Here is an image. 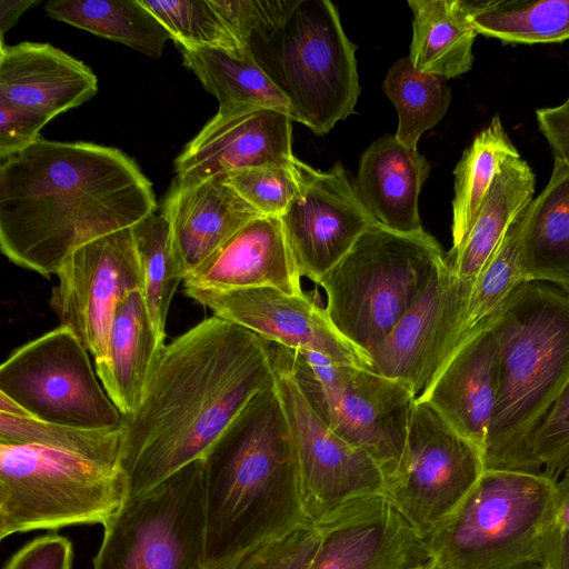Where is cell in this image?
Segmentation results:
<instances>
[{"mask_svg": "<svg viewBox=\"0 0 569 569\" xmlns=\"http://www.w3.org/2000/svg\"><path fill=\"white\" fill-rule=\"evenodd\" d=\"M274 385L263 339L217 316L164 345L139 406L122 421L127 500L202 459L251 398Z\"/></svg>", "mask_w": 569, "mask_h": 569, "instance_id": "1", "label": "cell"}, {"mask_svg": "<svg viewBox=\"0 0 569 569\" xmlns=\"http://www.w3.org/2000/svg\"><path fill=\"white\" fill-rule=\"evenodd\" d=\"M156 209L151 182L113 147L40 137L1 162V252L42 277L56 274L78 248Z\"/></svg>", "mask_w": 569, "mask_h": 569, "instance_id": "2", "label": "cell"}, {"mask_svg": "<svg viewBox=\"0 0 569 569\" xmlns=\"http://www.w3.org/2000/svg\"><path fill=\"white\" fill-rule=\"evenodd\" d=\"M202 460L204 569H219L309 520L276 385L251 398Z\"/></svg>", "mask_w": 569, "mask_h": 569, "instance_id": "3", "label": "cell"}, {"mask_svg": "<svg viewBox=\"0 0 569 569\" xmlns=\"http://www.w3.org/2000/svg\"><path fill=\"white\" fill-rule=\"evenodd\" d=\"M490 323L499 343V386L483 468L540 473L532 439L569 381V292L522 282Z\"/></svg>", "mask_w": 569, "mask_h": 569, "instance_id": "4", "label": "cell"}, {"mask_svg": "<svg viewBox=\"0 0 569 569\" xmlns=\"http://www.w3.org/2000/svg\"><path fill=\"white\" fill-rule=\"evenodd\" d=\"M558 479L485 470L460 506L425 539L432 569H550Z\"/></svg>", "mask_w": 569, "mask_h": 569, "instance_id": "5", "label": "cell"}, {"mask_svg": "<svg viewBox=\"0 0 569 569\" xmlns=\"http://www.w3.org/2000/svg\"><path fill=\"white\" fill-rule=\"evenodd\" d=\"M425 230L400 233L372 224L317 282L335 328L369 357L426 290L445 262Z\"/></svg>", "mask_w": 569, "mask_h": 569, "instance_id": "6", "label": "cell"}, {"mask_svg": "<svg viewBox=\"0 0 569 569\" xmlns=\"http://www.w3.org/2000/svg\"><path fill=\"white\" fill-rule=\"evenodd\" d=\"M257 62L280 88L298 122L328 133L353 112L360 94L357 47L329 0H297L282 26L249 44Z\"/></svg>", "mask_w": 569, "mask_h": 569, "instance_id": "7", "label": "cell"}, {"mask_svg": "<svg viewBox=\"0 0 569 569\" xmlns=\"http://www.w3.org/2000/svg\"><path fill=\"white\" fill-rule=\"evenodd\" d=\"M128 498L119 467L30 445L0 443V538L32 530L102 526Z\"/></svg>", "mask_w": 569, "mask_h": 569, "instance_id": "8", "label": "cell"}, {"mask_svg": "<svg viewBox=\"0 0 569 569\" xmlns=\"http://www.w3.org/2000/svg\"><path fill=\"white\" fill-rule=\"evenodd\" d=\"M284 353L309 406L328 428L377 463L386 485L401 461L417 396L403 382L366 368L287 347Z\"/></svg>", "mask_w": 569, "mask_h": 569, "instance_id": "9", "label": "cell"}, {"mask_svg": "<svg viewBox=\"0 0 569 569\" xmlns=\"http://www.w3.org/2000/svg\"><path fill=\"white\" fill-rule=\"evenodd\" d=\"M203 460L129 499L103 525L93 569H204Z\"/></svg>", "mask_w": 569, "mask_h": 569, "instance_id": "10", "label": "cell"}, {"mask_svg": "<svg viewBox=\"0 0 569 569\" xmlns=\"http://www.w3.org/2000/svg\"><path fill=\"white\" fill-rule=\"evenodd\" d=\"M0 392L30 418L83 429H114L123 416L98 382L88 350L59 326L16 349L0 367Z\"/></svg>", "mask_w": 569, "mask_h": 569, "instance_id": "11", "label": "cell"}, {"mask_svg": "<svg viewBox=\"0 0 569 569\" xmlns=\"http://www.w3.org/2000/svg\"><path fill=\"white\" fill-rule=\"evenodd\" d=\"M481 452L416 398L405 450L383 495L422 537L465 500L483 473Z\"/></svg>", "mask_w": 569, "mask_h": 569, "instance_id": "12", "label": "cell"}, {"mask_svg": "<svg viewBox=\"0 0 569 569\" xmlns=\"http://www.w3.org/2000/svg\"><path fill=\"white\" fill-rule=\"evenodd\" d=\"M263 341L297 451L307 518L316 523L352 500L383 493L385 477L377 463L325 425L295 381L284 347Z\"/></svg>", "mask_w": 569, "mask_h": 569, "instance_id": "13", "label": "cell"}, {"mask_svg": "<svg viewBox=\"0 0 569 569\" xmlns=\"http://www.w3.org/2000/svg\"><path fill=\"white\" fill-rule=\"evenodd\" d=\"M50 307L94 362L106 353L118 305L141 290L142 278L132 229L96 239L70 253L56 272Z\"/></svg>", "mask_w": 569, "mask_h": 569, "instance_id": "14", "label": "cell"}, {"mask_svg": "<svg viewBox=\"0 0 569 569\" xmlns=\"http://www.w3.org/2000/svg\"><path fill=\"white\" fill-rule=\"evenodd\" d=\"M296 192L279 217L301 277L317 282L376 223L340 162L330 170L292 159Z\"/></svg>", "mask_w": 569, "mask_h": 569, "instance_id": "15", "label": "cell"}, {"mask_svg": "<svg viewBox=\"0 0 569 569\" xmlns=\"http://www.w3.org/2000/svg\"><path fill=\"white\" fill-rule=\"evenodd\" d=\"M472 286L453 273L446 258L419 299L369 352V370L403 382L418 397L457 347Z\"/></svg>", "mask_w": 569, "mask_h": 569, "instance_id": "16", "label": "cell"}, {"mask_svg": "<svg viewBox=\"0 0 569 569\" xmlns=\"http://www.w3.org/2000/svg\"><path fill=\"white\" fill-rule=\"evenodd\" d=\"M184 293L227 321L264 340L293 350L323 355L335 361L370 368V358L349 342L332 325L313 295H287L276 288L238 290L184 288Z\"/></svg>", "mask_w": 569, "mask_h": 569, "instance_id": "17", "label": "cell"}, {"mask_svg": "<svg viewBox=\"0 0 569 569\" xmlns=\"http://www.w3.org/2000/svg\"><path fill=\"white\" fill-rule=\"evenodd\" d=\"M316 526L310 569H417L429 561L425 537L383 493L352 500Z\"/></svg>", "mask_w": 569, "mask_h": 569, "instance_id": "18", "label": "cell"}, {"mask_svg": "<svg viewBox=\"0 0 569 569\" xmlns=\"http://www.w3.org/2000/svg\"><path fill=\"white\" fill-rule=\"evenodd\" d=\"M292 119L278 110L218 111L174 161L176 178L198 181L267 164L289 166Z\"/></svg>", "mask_w": 569, "mask_h": 569, "instance_id": "19", "label": "cell"}, {"mask_svg": "<svg viewBox=\"0 0 569 569\" xmlns=\"http://www.w3.org/2000/svg\"><path fill=\"white\" fill-rule=\"evenodd\" d=\"M499 386V343L490 318L443 363L417 397L480 452L485 450Z\"/></svg>", "mask_w": 569, "mask_h": 569, "instance_id": "20", "label": "cell"}, {"mask_svg": "<svg viewBox=\"0 0 569 569\" xmlns=\"http://www.w3.org/2000/svg\"><path fill=\"white\" fill-rule=\"evenodd\" d=\"M161 214L169 223L173 252L184 278L242 227L262 216L224 176L190 182L174 179Z\"/></svg>", "mask_w": 569, "mask_h": 569, "instance_id": "21", "label": "cell"}, {"mask_svg": "<svg viewBox=\"0 0 569 569\" xmlns=\"http://www.w3.org/2000/svg\"><path fill=\"white\" fill-rule=\"evenodd\" d=\"M98 91V78L82 61L41 42L0 44V101L48 121L81 106Z\"/></svg>", "mask_w": 569, "mask_h": 569, "instance_id": "22", "label": "cell"}, {"mask_svg": "<svg viewBox=\"0 0 569 569\" xmlns=\"http://www.w3.org/2000/svg\"><path fill=\"white\" fill-rule=\"evenodd\" d=\"M182 283L207 290L271 287L291 296L305 293L280 219L267 216L242 227Z\"/></svg>", "mask_w": 569, "mask_h": 569, "instance_id": "23", "label": "cell"}, {"mask_svg": "<svg viewBox=\"0 0 569 569\" xmlns=\"http://www.w3.org/2000/svg\"><path fill=\"white\" fill-rule=\"evenodd\" d=\"M431 168L417 148L395 134L372 142L360 158L356 190L375 221L396 232L423 231L418 198Z\"/></svg>", "mask_w": 569, "mask_h": 569, "instance_id": "24", "label": "cell"}, {"mask_svg": "<svg viewBox=\"0 0 569 569\" xmlns=\"http://www.w3.org/2000/svg\"><path fill=\"white\" fill-rule=\"evenodd\" d=\"M164 345L141 290L130 292L117 307L103 358L94 362L98 379L123 417L139 406Z\"/></svg>", "mask_w": 569, "mask_h": 569, "instance_id": "25", "label": "cell"}, {"mask_svg": "<svg viewBox=\"0 0 569 569\" xmlns=\"http://www.w3.org/2000/svg\"><path fill=\"white\" fill-rule=\"evenodd\" d=\"M523 281L569 292V163L555 160L550 179L525 211L520 237Z\"/></svg>", "mask_w": 569, "mask_h": 569, "instance_id": "26", "label": "cell"}, {"mask_svg": "<svg viewBox=\"0 0 569 569\" xmlns=\"http://www.w3.org/2000/svg\"><path fill=\"white\" fill-rule=\"evenodd\" d=\"M536 178L526 160L505 162L461 243L446 254L453 273L475 282L517 217L533 199Z\"/></svg>", "mask_w": 569, "mask_h": 569, "instance_id": "27", "label": "cell"}, {"mask_svg": "<svg viewBox=\"0 0 569 569\" xmlns=\"http://www.w3.org/2000/svg\"><path fill=\"white\" fill-rule=\"evenodd\" d=\"M408 6L413 17L408 56L412 66L446 80L468 72L478 34L468 18V1L409 0Z\"/></svg>", "mask_w": 569, "mask_h": 569, "instance_id": "28", "label": "cell"}, {"mask_svg": "<svg viewBox=\"0 0 569 569\" xmlns=\"http://www.w3.org/2000/svg\"><path fill=\"white\" fill-rule=\"evenodd\" d=\"M183 64L219 101L218 111L267 108L298 117L288 98L257 62L250 48L230 52L211 48H183Z\"/></svg>", "mask_w": 569, "mask_h": 569, "instance_id": "29", "label": "cell"}, {"mask_svg": "<svg viewBox=\"0 0 569 569\" xmlns=\"http://www.w3.org/2000/svg\"><path fill=\"white\" fill-rule=\"evenodd\" d=\"M46 13L150 58L162 54L169 32L141 0H50Z\"/></svg>", "mask_w": 569, "mask_h": 569, "instance_id": "30", "label": "cell"}, {"mask_svg": "<svg viewBox=\"0 0 569 569\" xmlns=\"http://www.w3.org/2000/svg\"><path fill=\"white\" fill-rule=\"evenodd\" d=\"M519 157L499 116H495L463 151L453 170L452 248L458 247L469 231L505 162Z\"/></svg>", "mask_w": 569, "mask_h": 569, "instance_id": "31", "label": "cell"}, {"mask_svg": "<svg viewBox=\"0 0 569 569\" xmlns=\"http://www.w3.org/2000/svg\"><path fill=\"white\" fill-rule=\"evenodd\" d=\"M478 34L505 43H557L569 40V0L468 2Z\"/></svg>", "mask_w": 569, "mask_h": 569, "instance_id": "32", "label": "cell"}, {"mask_svg": "<svg viewBox=\"0 0 569 569\" xmlns=\"http://www.w3.org/2000/svg\"><path fill=\"white\" fill-rule=\"evenodd\" d=\"M382 89L398 112L395 136L410 148H417L420 137L440 122L451 100L447 80L418 71L408 57L390 67Z\"/></svg>", "mask_w": 569, "mask_h": 569, "instance_id": "33", "label": "cell"}, {"mask_svg": "<svg viewBox=\"0 0 569 569\" xmlns=\"http://www.w3.org/2000/svg\"><path fill=\"white\" fill-rule=\"evenodd\" d=\"M131 229L141 269L143 300L154 331L164 343L170 305L184 276L173 252L169 223L161 213L148 214Z\"/></svg>", "mask_w": 569, "mask_h": 569, "instance_id": "34", "label": "cell"}, {"mask_svg": "<svg viewBox=\"0 0 569 569\" xmlns=\"http://www.w3.org/2000/svg\"><path fill=\"white\" fill-rule=\"evenodd\" d=\"M121 438L122 426L83 429L0 413V443L46 447L108 466L119 467Z\"/></svg>", "mask_w": 569, "mask_h": 569, "instance_id": "35", "label": "cell"}, {"mask_svg": "<svg viewBox=\"0 0 569 569\" xmlns=\"http://www.w3.org/2000/svg\"><path fill=\"white\" fill-rule=\"evenodd\" d=\"M169 32L177 47L230 52L249 49L232 29L216 0H141Z\"/></svg>", "mask_w": 569, "mask_h": 569, "instance_id": "36", "label": "cell"}, {"mask_svg": "<svg viewBox=\"0 0 569 569\" xmlns=\"http://www.w3.org/2000/svg\"><path fill=\"white\" fill-rule=\"evenodd\" d=\"M525 211L526 209L510 226L475 280L457 347L492 317L512 291L525 282L520 266V237Z\"/></svg>", "mask_w": 569, "mask_h": 569, "instance_id": "37", "label": "cell"}, {"mask_svg": "<svg viewBox=\"0 0 569 569\" xmlns=\"http://www.w3.org/2000/svg\"><path fill=\"white\" fill-rule=\"evenodd\" d=\"M319 542L318 527L307 520L219 569H310Z\"/></svg>", "mask_w": 569, "mask_h": 569, "instance_id": "38", "label": "cell"}, {"mask_svg": "<svg viewBox=\"0 0 569 569\" xmlns=\"http://www.w3.org/2000/svg\"><path fill=\"white\" fill-rule=\"evenodd\" d=\"M291 163L247 168L229 172L224 178L260 214L280 217L296 192Z\"/></svg>", "mask_w": 569, "mask_h": 569, "instance_id": "39", "label": "cell"}, {"mask_svg": "<svg viewBox=\"0 0 569 569\" xmlns=\"http://www.w3.org/2000/svg\"><path fill=\"white\" fill-rule=\"evenodd\" d=\"M531 452L536 466L556 479L569 470V381L536 430Z\"/></svg>", "mask_w": 569, "mask_h": 569, "instance_id": "40", "label": "cell"}, {"mask_svg": "<svg viewBox=\"0 0 569 569\" xmlns=\"http://www.w3.org/2000/svg\"><path fill=\"white\" fill-rule=\"evenodd\" d=\"M216 3L249 47L272 36L287 20L297 0H216Z\"/></svg>", "mask_w": 569, "mask_h": 569, "instance_id": "41", "label": "cell"}, {"mask_svg": "<svg viewBox=\"0 0 569 569\" xmlns=\"http://www.w3.org/2000/svg\"><path fill=\"white\" fill-rule=\"evenodd\" d=\"M72 542L51 532L32 539L7 561L3 569H72Z\"/></svg>", "mask_w": 569, "mask_h": 569, "instance_id": "42", "label": "cell"}, {"mask_svg": "<svg viewBox=\"0 0 569 569\" xmlns=\"http://www.w3.org/2000/svg\"><path fill=\"white\" fill-rule=\"evenodd\" d=\"M48 122L32 111L0 101L1 162L33 144Z\"/></svg>", "mask_w": 569, "mask_h": 569, "instance_id": "43", "label": "cell"}, {"mask_svg": "<svg viewBox=\"0 0 569 569\" xmlns=\"http://www.w3.org/2000/svg\"><path fill=\"white\" fill-rule=\"evenodd\" d=\"M540 132L546 138L555 160L569 163V101L536 111Z\"/></svg>", "mask_w": 569, "mask_h": 569, "instance_id": "44", "label": "cell"}, {"mask_svg": "<svg viewBox=\"0 0 569 569\" xmlns=\"http://www.w3.org/2000/svg\"><path fill=\"white\" fill-rule=\"evenodd\" d=\"M39 0H0V44H3L4 33L11 29L19 17Z\"/></svg>", "mask_w": 569, "mask_h": 569, "instance_id": "45", "label": "cell"}, {"mask_svg": "<svg viewBox=\"0 0 569 569\" xmlns=\"http://www.w3.org/2000/svg\"><path fill=\"white\" fill-rule=\"evenodd\" d=\"M558 517L557 533L569 530V470L557 481Z\"/></svg>", "mask_w": 569, "mask_h": 569, "instance_id": "46", "label": "cell"}, {"mask_svg": "<svg viewBox=\"0 0 569 569\" xmlns=\"http://www.w3.org/2000/svg\"><path fill=\"white\" fill-rule=\"evenodd\" d=\"M550 569H569V530L556 536Z\"/></svg>", "mask_w": 569, "mask_h": 569, "instance_id": "47", "label": "cell"}, {"mask_svg": "<svg viewBox=\"0 0 569 569\" xmlns=\"http://www.w3.org/2000/svg\"><path fill=\"white\" fill-rule=\"evenodd\" d=\"M417 569H432V567L430 566L429 562H427L426 565H423V566H421V567H419Z\"/></svg>", "mask_w": 569, "mask_h": 569, "instance_id": "48", "label": "cell"}, {"mask_svg": "<svg viewBox=\"0 0 569 569\" xmlns=\"http://www.w3.org/2000/svg\"><path fill=\"white\" fill-rule=\"evenodd\" d=\"M567 100L569 101V97H568V99H567Z\"/></svg>", "mask_w": 569, "mask_h": 569, "instance_id": "49", "label": "cell"}]
</instances>
